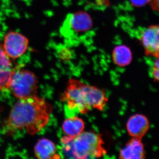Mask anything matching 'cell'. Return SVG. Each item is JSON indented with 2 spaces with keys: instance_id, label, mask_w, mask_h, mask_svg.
Here are the masks:
<instances>
[{
  "instance_id": "7a4b0ae2",
  "label": "cell",
  "mask_w": 159,
  "mask_h": 159,
  "mask_svg": "<svg viewBox=\"0 0 159 159\" xmlns=\"http://www.w3.org/2000/svg\"><path fill=\"white\" fill-rule=\"evenodd\" d=\"M61 99L69 111L82 114L93 109L102 111L108 101L104 89L73 78L68 80Z\"/></svg>"
},
{
  "instance_id": "2e32d148",
  "label": "cell",
  "mask_w": 159,
  "mask_h": 159,
  "mask_svg": "<svg viewBox=\"0 0 159 159\" xmlns=\"http://www.w3.org/2000/svg\"><path fill=\"white\" fill-rule=\"evenodd\" d=\"M132 5L136 7H141L150 3L151 0H130Z\"/></svg>"
},
{
  "instance_id": "8fae6325",
  "label": "cell",
  "mask_w": 159,
  "mask_h": 159,
  "mask_svg": "<svg viewBox=\"0 0 159 159\" xmlns=\"http://www.w3.org/2000/svg\"><path fill=\"white\" fill-rule=\"evenodd\" d=\"M9 58L0 43V90L8 89V84L13 70Z\"/></svg>"
},
{
  "instance_id": "7c38bea8",
  "label": "cell",
  "mask_w": 159,
  "mask_h": 159,
  "mask_svg": "<svg viewBox=\"0 0 159 159\" xmlns=\"http://www.w3.org/2000/svg\"><path fill=\"white\" fill-rule=\"evenodd\" d=\"M85 124L81 118L72 116L64 121L62 129L66 136L71 138H75L84 131Z\"/></svg>"
},
{
  "instance_id": "9c48e42d",
  "label": "cell",
  "mask_w": 159,
  "mask_h": 159,
  "mask_svg": "<svg viewBox=\"0 0 159 159\" xmlns=\"http://www.w3.org/2000/svg\"><path fill=\"white\" fill-rule=\"evenodd\" d=\"M120 159H144L145 152L142 140L132 138L119 152Z\"/></svg>"
},
{
  "instance_id": "30bf717a",
  "label": "cell",
  "mask_w": 159,
  "mask_h": 159,
  "mask_svg": "<svg viewBox=\"0 0 159 159\" xmlns=\"http://www.w3.org/2000/svg\"><path fill=\"white\" fill-rule=\"evenodd\" d=\"M34 153L38 158L53 159L60 158L56 145L51 140L42 139L39 140L34 147Z\"/></svg>"
},
{
  "instance_id": "3957f363",
  "label": "cell",
  "mask_w": 159,
  "mask_h": 159,
  "mask_svg": "<svg viewBox=\"0 0 159 159\" xmlns=\"http://www.w3.org/2000/svg\"><path fill=\"white\" fill-rule=\"evenodd\" d=\"M61 142L67 153L74 159L99 158L107 153L102 135L94 132L84 131L75 138L66 136Z\"/></svg>"
},
{
  "instance_id": "5bb4252c",
  "label": "cell",
  "mask_w": 159,
  "mask_h": 159,
  "mask_svg": "<svg viewBox=\"0 0 159 159\" xmlns=\"http://www.w3.org/2000/svg\"><path fill=\"white\" fill-rule=\"evenodd\" d=\"M57 57L61 61L68 62L74 57L73 51L67 46H60L57 50Z\"/></svg>"
},
{
  "instance_id": "9a60e30c",
  "label": "cell",
  "mask_w": 159,
  "mask_h": 159,
  "mask_svg": "<svg viewBox=\"0 0 159 159\" xmlns=\"http://www.w3.org/2000/svg\"><path fill=\"white\" fill-rule=\"evenodd\" d=\"M152 74L154 80L159 82V58H157L156 61L154 62Z\"/></svg>"
},
{
  "instance_id": "4fadbf2b",
  "label": "cell",
  "mask_w": 159,
  "mask_h": 159,
  "mask_svg": "<svg viewBox=\"0 0 159 159\" xmlns=\"http://www.w3.org/2000/svg\"><path fill=\"white\" fill-rule=\"evenodd\" d=\"M112 58L114 64L120 67H125L130 64L132 60L130 49L124 45L116 47L113 51Z\"/></svg>"
},
{
  "instance_id": "6da1fadb",
  "label": "cell",
  "mask_w": 159,
  "mask_h": 159,
  "mask_svg": "<svg viewBox=\"0 0 159 159\" xmlns=\"http://www.w3.org/2000/svg\"><path fill=\"white\" fill-rule=\"evenodd\" d=\"M53 108L43 98L37 95L19 99L11 108L6 128L9 132L25 129L34 135L45 127Z\"/></svg>"
},
{
  "instance_id": "277c9868",
  "label": "cell",
  "mask_w": 159,
  "mask_h": 159,
  "mask_svg": "<svg viewBox=\"0 0 159 159\" xmlns=\"http://www.w3.org/2000/svg\"><path fill=\"white\" fill-rule=\"evenodd\" d=\"M38 82L37 78L31 71L23 69H13L8 89L16 98L23 99L36 95Z\"/></svg>"
},
{
  "instance_id": "5b68a950",
  "label": "cell",
  "mask_w": 159,
  "mask_h": 159,
  "mask_svg": "<svg viewBox=\"0 0 159 159\" xmlns=\"http://www.w3.org/2000/svg\"><path fill=\"white\" fill-rule=\"evenodd\" d=\"M2 46L9 58L17 59L21 57L28 50L29 41L28 38L21 33L11 31L5 34Z\"/></svg>"
},
{
  "instance_id": "ba28073f",
  "label": "cell",
  "mask_w": 159,
  "mask_h": 159,
  "mask_svg": "<svg viewBox=\"0 0 159 159\" xmlns=\"http://www.w3.org/2000/svg\"><path fill=\"white\" fill-rule=\"evenodd\" d=\"M149 128V122L147 117L142 114L131 116L126 123V129L129 136L142 140Z\"/></svg>"
},
{
  "instance_id": "e0dca14e",
  "label": "cell",
  "mask_w": 159,
  "mask_h": 159,
  "mask_svg": "<svg viewBox=\"0 0 159 159\" xmlns=\"http://www.w3.org/2000/svg\"><path fill=\"white\" fill-rule=\"evenodd\" d=\"M149 4L152 10L159 12V0H151Z\"/></svg>"
},
{
  "instance_id": "8992f818",
  "label": "cell",
  "mask_w": 159,
  "mask_h": 159,
  "mask_svg": "<svg viewBox=\"0 0 159 159\" xmlns=\"http://www.w3.org/2000/svg\"><path fill=\"white\" fill-rule=\"evenodd\" d=\"M93 26L90 15L86 11H79L68 14L63 25L62 32L65 36L70 35L71 32L81 33L89 31Z\"/></svg>"
},
{
  "instance_id": "52a82bcc",
  "label": "cell",
  "mask_w": 159,
  "mask_h": 159,
  "mask_svg": "<svg viewBox=\"0 0 159 159\" xmlns=\"http://www.w3.org/2000/svg\"><path fill=\"white\" fill-rule=\"evenodd\" d=\"M140 40L147 56L159 58V25L150 26L144 30Z\"/></svg>"
}]
</instances>
